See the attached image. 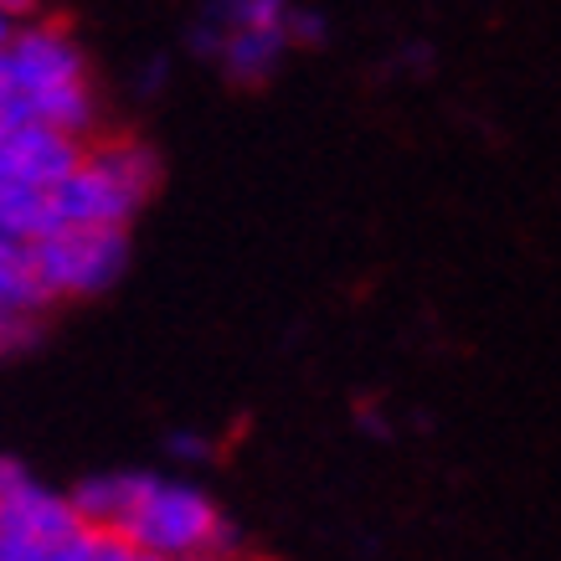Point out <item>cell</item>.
Listing matches in <instances>:
<instances>
[{
	"mask_svg": "<svg viewBox=\"0 0 561 561\" xmlns=\"http://www.w3.org/2000/svg\"><path fill=\"white\" fill-rule=\"evenodd\" d=\"M160 165L139 139H88L83 160L47 191L51 227H124L150 202Z\"/></svg>",
	"mask_w": 561,
	"mask_h": 561,
	"instance_id": "cell-1",
	"label": "cell"
},
{
	"mask_svg": "<svg viewBox=\"0 0 561 561\" xmlns=\"http://www.w3.org/2000/svg\"><path fill=\"white\" fill-rule=\"evenodd\" d=\"M114 530L139 557L154 561H227L238 551V536L221 520V511L196 484H181V479L145 474Z\"/></svg>",
	"mask_w": 561,
	"mask_h": 561,
	"instance_id": "cell-2",
	"label": "cell"
},
{
	"mask_svg": "<svg viewBox=\"0 0 561 561\" xmlns=\"http://www.w3.org/2000/svg\"><path fill=\"white\" fill-rule=\"evenodd\" d=\"M129 263V232L124 227H51L47 238L26 248V268L47 299H93Z\"/></svg>",
	"mask_w": 561,
	"mask_h": 561,
	"instance_id": "cell-3",
	"label": "cell"
},
{
	"mask_svg": "<svg viewBox=\"0 0 561 561\" xmlns=\"http://www.w3.org/2000/svg\"><path fill=\"white\" fill-rule=\"evenodd\" d=\"M5 78H11V93H16V119L32 124L36 99H47L57 88L88 83V57L83 47L72 42L68 26H51V21H32V26H16L11 42H5Z\"/></svg>",
	"mask_w": 561,
	"mask_h": 561,
	"instance_id": "cell-4",
	"label": "cell"
},
{
	"mask_svg": "<svg viewBox=\"0 0 561 561\" xmlns=\"http://www.w3.org/2000/svg\"><path fill=\"white\" fill-rule=\"evenodd\" d=\"M83 526L78 511L68 505V494L47 490L42 479L26 474V463L16 459H0V536L5 541L26 546V551H47L62 536Z\"/></svg>",
	"mask_w": 561,
	"mask_h": 561,
	"instance_id": "cell-5",
	"label": "cell"
},
{
	"mask_svg": "<svg viewBox=\"0 0 561 561\" xmlns=\"http://www.w3.org/2000/svg\"><path fill=\"white\" fill-rule=\"evenodd\" d=\"M0 150H5V165H11L16 186L51 191L83 160V139L47 129V124H11V129H0Z\"/></svg>",
	"mask_w": 561,
	"mask_h": 561,
	"instance_id": "cell-6",
	"label": "cell"
},
{
	"mask_svg": "<svg viewBox=\"0 0 561 561\" xmlns=\"http://www.w3.org/2000/svg\"><path fill=\"white\" fill-rule=\"evenodd\" d=\"M289 51V32H268V26H242V32H227L217 42V57L227 78H238V83H257V78H268L278 68V57Z\"/></svg>",
	"mask_w": 561,
	"mask_h": 561,
	"instance_id": "cell-7",
	"label": "cell"
},
{
	"mask_svg": "<svg viewBox=\"0 0 561 561\" xmlns=\"http://www.w3.org/2000/svg\"><path fill=\"white\" fill-rule=\"evenodd\" d=\"M51 232V211H47V191H0V263L5 257H26L36 238Z\"/></svg>",
	"mask_w": 561,
	"mask_h": 561,
	"instance_id": "cell-8",
	"label": "cell"
},
{
	"mask_svg": "<svg viewBox=\"0 0 561 561\" xmlns=\"http://www.w3.org/2000/svg\"><path fill=\"white\" fill-rule=\"evenodd\" d=\"M139 479L145 474H129V469H124V474H93V479H83V484L68 494V505L78 511L83 526L114 530L124 520V511H129V500H135Z\"/></svg>",
	"mask_w": 561,
	"mask_h": 561,
	"instance_id": "cell-9",
	"label": "cell"
},
{
	"mask_svg": "<svg viewBox=\"0 0 561 561\" xmlns=\"http://www.w3.org/2000/svg\"><path fill=\"white\" fill-rule=\"evenodd\" d=\"M47 289L36 284V273L26 268V257H5L0 263V324L5 320H47Z\"/></svg>",
	"mask_w": 561,
	"mask_h": 561,
	"instance_id": "cell-10",
	"label": "cell"
},
{
	"mask_svg": "<svg viewBox=\"0 0 561 561\" xmlns=\"http://www.w3.org/2000/svg\"><path fill=\"white\" fill-rule=\"evenodd\" d=\"M320 32H324L320 16H309V11H289V47L294 42H320Z\"/></svg>",
	"mask_w": 561,
	"mask_h": 561,
	"instance_id": "cell-11",
	"label": "cell"
},
{
	"mask_svg": "<svg viewBox=\"0 0 561 561\" xmlns=\"http://www.w3.org/2000/svg\"><path fill=\"white\" fill-rule=\"evenodd\" d=\"M16 119V93H11V78H5V57H0V129H11Z\"/></svg>",
	"mask_w": 561,
	"mask_h": 561,
	"instance_id": "cell-12",
	"label": "cell"
},
{
	"mask_svg": "<svg viewBox=\"0 0 561 561\" xmlns=\"http://www.w3.org/2000/svg\"><path fill=\"white\" fill-rule=\"evenodd\" d=\"M0 561H36V557L26 551V546H16V541H5V536H0Z\"/></svg>",
	"mask_w": 561,
	"mask_h": 561,
	"instance_id": "cell-13",
	"label": "cell"
},
{
	"mask_svg": "<svg viewBox=\"0 0 561 561\" xmlns=\"http://www.w3.org/2000/svg\"><path fill=\"white\" fill-rule=\"evenodd\" d=\"M0 11H5L11 21H21L26 11H32V0H0Z\"/></svg>",
	"mask_w": 561,
	"mask_h": 561,
	"instance_id": "cell-14",
	"label": "cell"
},
{
	"mask_svg": "<svg viewBox=\"0 0 561 561\" xmlns=\"http://www.w3.org/2000/svg\"><path fill=\"white\" fill-rule=\"evenodd\" d=\"M11 32H16V21L5 16V11H0V51H5V42H11Z\"/></svg>",
	"mask_w": 561,
	"mask_h": 561,
	"instance_id": "cell-15",
	"label": "cell"
},
{
	"mask_svg": "<svg viewBox=\"0 0 561 561\" xmlns=\"http://www.w3.org/2000/svg\"><path fill=\"white\" fill-rule=\"evenodd\" d=\"M145 561H154V557H145Z\"/></svg>",
	"mask_w": 561,
	"mask_h": 561,
	"instance_id": "cell-16",
	"label": "cell"
}]
</instances>
